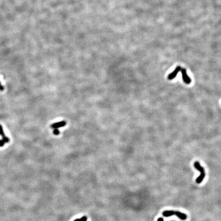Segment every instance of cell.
Segmentation results:
<instances>
[{
    "instance_id": "obj_1",
    "label": "cell",
    "mask_w": 221,
    "mask_h": 221,
    "mask_svg": "<svg viewBox=\"0 0 221 221\" xmlns=\"http://www.w3.org/2000/svg\"><path fill=\"white\" fill-rule=\"evenodd\" d=\"M162 214L164 217H168L173 215H176L179 219L182 220H185L187 219V215L178 211H173V210H166L163 212Z\"/></svg>"
},
{
    "instance_id": "obj_2",
    "label": "cell",
    "mask_w": 221,
    "mask_h": 221,
    "mask_svg": "<svg viewBox=\"0 0 221 221\" xmlns=\"http://www.w3.org/2000/svg\"><path fill=\"white\" fill-rule=\"evenodd\" d=\"M194 166L200 172V175L196 179V182L198 184L201 183L205 177V172L204 168L201 166L199 162H196L194 163Z\"/></svg>"
},
{
    "instance_id": "obj_3",
    "label": "cell",
    "mask_w": 221,
    "mask_h": 221,
    "mask_svg": "<svg viewBox=\"0 0 221 221\" xmlns=\"http://www.w3.org/2000/svg\"><path fill=\"white\" fill-rule=\"evenodd\" d=\"M9 141V138L5 135L2 126L0 125V147H3Z\"/></svg>"
},
{
    "instance_id": "obj_4",
    "label": "cell",
    "mask_w": 221,
    "mask_h": 221,
    "mask_svg": "<svg viewBox=\"0 0 221 221\" xmlns=\"http://www.w3.org/2000/svg\"><path fill=\"white\" fill-rule=\"evenodd\" d=\"M181 73L182 74V78L183 81L187 84H189L191 83V79L187 75L186 70L185 69H181Z\"/></svg>"
},
{
    "instance_id": "obj_5",
    "label": "cell",
    "mask_w": 221,
    "mask_h": 221,
    "mask_svg": "<svg viewBox=\"0 0 221 221\" xmlns=\"http://www.w3.org/2000/svg\"><path fill=\"white\" fill-rule=\"evenodd\" d=\"M181 69L182 68L180 66L177 67L175 70H174L172 73L169 74V75L168 76V79L169 80H172L174 78H175V77L177 75L178 73L181 70Z\"/></svg>"
},
{
    "instance_id": "obj_6",
    "label": "cell",
    "mask_w": 221,
    "mask_h": 221,
    "mask_svg": "<svg viewBox=\"0 0 221 221\" xmlns=\"http://www.w3.org/2000/svg\"><path fill=\"white\" fill-rule=\"evenodd\" d=\"M66 122L65 121H61L58 122H56L54 124H52L51 125V127L52 128H54V129H55V128H58L61 127H63L65 125H66Z\"/></svg>"
},
{
    "instance_id": "obj_7",
    "label": "cell",
    "mask_w": 221,
    "mask_h": 221,
    "mask_svg": "<svg viewBox=\"0 0 221 221\" xmlns=\"http://www.w3.org/2000/svg\"><path fill=\"white\" fill-rule=\"evenodd\" d=\"M53 134L55 135H58L59 134V131L58 130V128H55V129H54L53 130Z\"/></svg>"
},
{
    "instance_id": "obj_8",
    "label": "cell",
    "mask_w": 221,
    "mask_h": 221,
    "mask_svg": "<svg viewBox=\"0 0 221 221\" xmlns=\"http://www.w3.org/2000/svg\"><path fill=\"white\" fill-rule=\"evenodd\" d=\"M81 221H87V217L86 216H83L80 218Z\"/></svg>"
},
{
    "instance_id": "obj_9",
    "label": "cell",
    "mask_w": 221,
    "mask_h": 221,
    "mask_svg": "<svg viewBox=\"0 0 221 221\" xmlns=\"http://www.w3.org/2000/svg\"><path fill=\"white\" fill-rule=\"evenodd\" d=\"M4 87L1 85V82H0V91H3L4 90Z\"/></svg>"
},
{
    "instance_id": "obj_10",
    "label": "cell",
    "mask_w": 221,
    "mask_h": 221,
    "mask_svg": "<svg viewBox=\"0 0 221 221\" xmlns=\"http://www.w3.org/2000/svg\"><path fill=\"white\" fill-rule=\"evenodd\" d=\"M157 221H164V220H163V219L162 218H159L158 219Z\"/></svg>"
},
{
    "instance_id": "obj_11",
    "label": "cell",
    "mask_w": 221,
    "mask_h": 221,
    "mask_svg": "<svg viewBox=\"0 0 221 221\" xmlns=\"http://www.w3.org/2000/svg\"><path fill=\"white\" fill-rule=\"evenodd\" d=\"M73 221H81V219H77L74 220Z\"/></svg>"
}]
</instances>
